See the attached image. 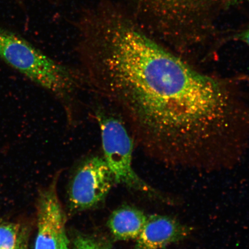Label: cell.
I'll list each match as a JSON object with an SVG mask.
<instances>
[{"instance_id":"6da1fadb","label":"cell","mask_w":249,"mask_h":249,"mask_svg":"<svg viewBox=\"0 0 249 249\" xmlns=\"http://www.w3.org/2000/svg\"><path fill=\"white\" fill-rule=\"evenodd\" d=\"M105 92L135 142L166 166L214 172L231 169L244 157L249 107L241 92L147 34L114 56Z\"/></svg>"},{"instance_id":"7a4b0ae2","label":"cell","mask_w":249,"mask_h":249,"mask_svg":"<svg viewBox=\"0 0 249 249\" xmlns=\"http://www.w3.org/2000/svg\"><path fill=\"white\" fill-rule=\"evenodd\" d=\"M0 60L60 101L71 121L79 92L87 88L79 70L53 60L22 37L2 28Z\"/></svg>"},{"instance_id":"3957f363","label":"cell","mask_w":249,"mask_h":249,"mask_svg":"<svg viewBox=\"0 0 249 249\" xmlns=\"http://www.w3.org/2000/svg\"><path fill=\"white\" fill-rule=\"evenodd\" d=\"M95 117L101 132L104 158L115 182L145 193L171 206L178 205V199L157 191L140 178L133 169L135 142L123 120L102 108L96 109Z\"/></svg>"},{"instance_id":"277c9868","label":"cell","mask_w":249,"mask_h":249,"mask_svg":"<svg viewBox=\"0 0 249 249\" xmlns=\"http://www.w3.org/2000/svg\"><path fill=\"white\" fill-rule=\"evenodd\" d=\"M115 182L113 174L104 158L87 159L78 169L71 181L70 205L71 210L91 209L107 197Z\"/></svg>"},{"instance_id":"5b68a950","label":"cell","mask_w":249,"mask_h":249,"mask_svg":"<svg viewBox=\"0 0 249 249\" xmlns=\"http://www.w3.org/2000/svg\"><path fill=\"white\" fill-rule=\"evenodd\" d=\"M66 216L54 182L40 193L37 204V234L34 249H69Z\"/></svg>"},{"instance_id":"8992f818","label":"cell","mask_w":249,"mask_h":249,"mask_svg":"<svg viewBox=\"0 0 249 249\" xmlns=\"http://www.w3.org/2000/svg\"><path fill=\"white\" fill-rule=\"evenodd\" d=\"M194 230L173 216L152 214L148 216L133 249H164L186 240Z\"/></svg>"},{"instance_id":"52a82bcc","label":"cell","mask_w":249,"mask_h":249,"mask_svg":"<svg viewBox=\"0 0 249 249\" xmlns=\"http://www.w3.org/2000/svg\"><path fill=\"white\" fill-rule=\"evenodd\" d=\"M148 216L136 208L124 207L115 210L108 221V227L115 239L119 241L136 239Z\"/></svg>"},{"instance_id":"ba28073f","label":"cell","mask_w":249,"mask_h":249,"mask_svg":"<svg viewBox=\"0 0 249 249\" xmlns=\"http://www.w3.org/2000/svg\"><path fill=\"white\" fill-rule=\"evenodd\" d=\"M194 0H129V11L136 18L140 16L152 13L157 14L171 5L185 4Z\"/></svg>"},{"instance_id":"9c48e42d","label":"cell","mask_w":249,"mask_h":249,"mask_svg":"<svg viewBox=\"0 0 249 249\" xmlns=\"http://www.w3.org/2000/svg\"><path fill=\"white\" fill-rule=\"evenodd\" d=\"M20 226L18 223L0 220V249H15Z\"/></svg>"},{"instance_id":"30bf717a","label":"cell","mask_w":249,"mask_h":249,"mask_svg":"<svg viewBox=\"0 0 249 249\" xmlns=\"http://www.w3.org/2000/svg\"><path fill=\"white\" fill-rule=\"evenodd\" d=\"M71 249H109L101 242L89 236L78 235L74 239Z\"/></svg>"},{"instance_id":"8fae6325","label":"cell","mask_w":249,"mask_h":249,"mask_svg":"<svg viewBox=\"0 0 249 249\" xmlns=\"http://www.w3.org/2000/svg\"><path fill=\"white\" fill-rule=\"evenodd\" d=\"M29 233L27 227L20 226L15 249H29Z\"/></svg>"},{"instance_id":"7c38bea8","label":"cell","mask_w":249,"mask_h":249,"mask_svg":"<svg viewBox=\"0 0 249 249\" xmlns=\"http://www.w3.org/2000/svg\"><path fill=\"white\" fill-rule=\"evenodd\" d=\"M238 38L249 47V27L239 34Z\"/></svg>"},{"instance_id":"4fadbf2b","label":"cell","mask_w":249,"mask_h":249,"mask_svg":"<svg viewBox=\"0 0 249 249\" xmlns=\"http://www.w3.org/2000/svg\"><path fill=\"white\" fill-rule=\"evenodd\" d=\"M55 1H61V0H55Z\"/></svg>"}]
</instances>
